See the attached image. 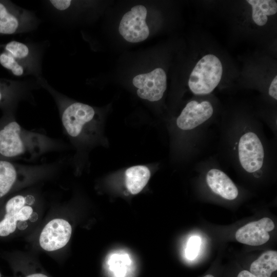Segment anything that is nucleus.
I'll use <instances>...</instances> for the list:
<instances>
[{"label": "nucleus", "instance_id": "obj_13", "mask_svg": "<svg viewBox=\"0 0 277 277\" xmlns=\"http://www.w3.org/2000/svg\"><path fill=\"white\" fill-rule=\"evenodd\" d=\"M25 204V198L21 195L13 196L7 202L6 213L0 222V236H6L14 232L17 221L21 220L19 211Z\"/></svg>", "mask_w": 277, "mask_h": 277}, {"label": "nucleus", "instance_id": "obj_24", "mask_svg": "<svg viewBox=\"0 0 277 277\" xmlns=\"http://www.w3.org/2000/svg\"><path fill=\"white\" fill-rule=\"evenodd\" d=\"M37 213L32 212L29 219L32 222H34L37 219Z\"/></svg>", "mask_w": 277, "mask_h": 277}, {"label": "nucleus", "instance_id": "obj_22", "mask_svg": "<svg viewBox=\"0 0 277 277\" xmlns=\"http://www.w3.org/2000/svg\"><path fill=\"white\" fill-rule=\"evenodd\" d=\"M25 198L26 204L27 205H32L34 202V199L32 195H28Z\"/></svg>", "mask_w": 277, "mask_h": 277}, {"label": "nucleus", "instance_id": "obj_6", "mask_svg": "<svg viewBox=\"0 0 277 277\" xmlns=\"http://www.w3.org/2000/svg\"><path fill=\"white\" fill-rule=\"evenodd\" d=\"M239 157L241 166L248 172H255L262 167L264 149L256 134L248 132L241 136L239 143Z\"/></svg>", "mask_w": 277, "mask_h": 277}, {"label": "nucleus", "instance_id": "obj_5", "mask_svg": "<svg viewBox=\"0 0 277 277\" xmlns=\"http://www.w3.org/2000/svg\"><path fill=\"white\" fill-rule=\"evenodd\" d=\"M132 83L137 88L138 97L151 102L157 101L167 88V76L162 68H157L149 73L136 75Z\"/></svg>", "mask_w": 277, "mask_h": 277}, {"label": "nucleus", "instance_id": "obj_9", "mask_svg": "<svg viewBox=\"0 0 277 277\" xmlns=\"http://www.w3.org/2000/svg\"><path fill=\"white\" fill-rule=\"evenodd\" d=\"M26 151L22 130L16 122H10L0 129L1 155L14 157L24 154Z\"/></svg>", "mask_w": 277, "mask_h": 277}, {"label": "nucleus", "instance_id": "obj_7", "mask_svg": "<svg viewBox=\"0 0 277 277\" xmlns=\"http://www.w3.org/2000/svg\"><path fill=\"white\" fill-rule=\"evenodd\" d=\"M71 233V226L67 221L53 219L43 228L39 239L40 246L48 251L61 249L68 243Z\"/></svg>", "mask_w": 277, "mask_h": 277}, {"label": "nucleus", "instance_id": "obj_8", "mask_svg": "<svg viewBox=\"0 0 277 277\" xmlns=\"http://www.w3.org/2000/svg\"><path fill=\"white\" fill-rule=\"evenodd\" d=\"M273 222L265 217L240 228L235 233V239L240 243L250 246H259L268 242L269 232L274 228Z\"/></svg>", "mask_w": 277, "mask_h": 277}, {"label": "nucleus", "instance_id": "obj_3", "mask_svg": "<svg viewBox=\"0 0 277 277\" xmlns=\"http://www.w3.org/2000/svg\"><path fill=\"white\" fill-rule=\"evenodd\" d=\"M61 115L67 133L72 137H78L95 122L96 112L87 104L72 102L63 106Z\"/></svg>", "mask_w": 277, "mask_h": 277}, {"label": "nucleus", "instance_id": "obj_2", "mask_svg": "<svg viewBox=\"0 0 277 277\" xmlns=\"http://www.w3.org/2000/svg\"><path fill=\"white\" fill-rule=\"evenodd\" d=\"M37 25V19L32 11L10 1L0 0V35L29 32Z\"/></svg>", "mask_w": 277, "mask_h": 277}, {"label": "nucleus", "instance_id": "obj_21", "mask_svg": "<svg viewBox=\"0 0 277 277\" xmlns=\"http://www.w3.org/2000/svg\"><path fill=\"white\" fill-rule=\"evenodd\" d=\"M237 277H255L250 271L247 270L241 271L238 275Z\"/></svg>", "mask_w": 277, "mask_h": 277}, {"label": "nucleus", "instance_id": "obj_4", "mask_svg": "<svg viewBox=\"0 0 277 277\" xmlns=\"http://www.w3.org/2000/svg\"><path fill=\"white\" fill-rule=\"evenodd\" d=\"M147 13L145 7L136 5L123 15L118 31L125 40L130 43H138L147 38L149 30L145 21Z\"/></svg>", "mask_w": 277, "mask_h": 277}, {"label": "nucleus", "instance_id": "obj_26", "mask_svg": "<svg viewBox=\"0 0 277 277\" xmlns=\"http://www.w3.org/2000/svg\"><path fill=\"white\" fill-rule=\"evenodd\" d=\"M0 277H1V273H0Z\"/></svg>", "mask_w": 277, "mask_h": 277}, {"label": "nucleus", "instance_id": "obj_1", "mask_svg": "<svg viewBox=\"0 0 277 277\" xmlns=\"http://www.w3.org/2000/svg\"><path fill=\"white\" fill-rule=\"evenodd\" d=\"M223 66L216 55L207 54L201 58L192 69L188 82L191 91L196 95L212 92L219 84Z\"/></svg>", "mask_w": 277, "mask_h": 277}, {"label": "nucleus", "instance_id": "obj_20", "mask_svg": "<svg viewBox=\"0 0 277 277\" xmlns=\"http://www.w3.org/2000/svg\"><path fill=\"white\" fill-rule=\"evenodd\" d=\"M268 93L270 96L277 100V76L275 75L271 81L269 87Z\"/></svg>", "mask_w": 277, "mask_h": 277}, {"label": "nucleus", "instance_id": "obj_23", "mask_svg": "<svg viewBox=\"0 0 277 277\" xmlns=\"http://www.w3.org/2000/svg\"><path fill=\"white\" fill-rule=\"evenodd\" d=\"M27 227V224L25 221H20L18 224V227L20 229H25Z\"/></svg>", "mask_w": 277, "mask_h": 277}, {"label": "nucleus", "instance_id": "obj_17", "mask_svg": "<svg viewBox=\"0 0 277 277\" xmlns=\"http://www.w3.org/2000/svg\"><path fill=\"white\" fill-rule=\"evenodd\" d=\"M16 178L15 166L8 161L0 160V198L10 191Z\"/></svg>", "mask_w": 277, "mask_h": 277}, {"label": "nucleus", "instance_id": "obj_14", "mask_svg": "<svg viewBox=\"0 0 277 277\" xmlns=\"http://www.w3.org/2000/svg\"><path fill=\"white\" fill-rule=\"evenodd\" d=\"M151 173L149 169L143 165L130 167L125 172L126 188L132 194L140 193L147 185Z\"/></svg>", "mask_w": 277, "mask_h": 277}, {"label": "nucleus", "instance_id": "obj_10", "mask_svg": "<svg viewBox=\"0 0 277 277\" xmlns=\"http://www.w3.org/2000/svg\"><path fill=\"white\" fill-rule=\"evenodd\" d=\"M213 113V108L208 101L200 103L189 102L176 120L177 127L182 130H191L208 120Z\"/></svg>", "mask_w": 277, "mask_h": 277}, {"label": "nucleus", "instance_id": "obj_12", "mask_svg": "<svg viewBox=\"0 0 277 277\" xmlns=\"http://www.w3.org/2000/svg\"><path fill=\"white\" fill-rule=\"evenodd\" d=\"M206 182L213 192L225 199L232 200L238 195V189L234 183L220 170H209L206 175Z\"/></svg>", "mask_w": 277, "mask_h": 277}, {"label": "nucleus", "instance_id": "obj_18", "mask_svg": "<svg viewBox=\"0 0 277 277\" xmlns=\"http://www.w3.org/2000/svg\"><path fill=\"white\" fill-rule=\"evenodd\" d=\"M23 86L22 82L0 78V105L10 101Z\"/></svg>", "mask_w": 277, "mask_h": 277}, {"label": "nucleus", "instance_id": "obj_15", "mask_svg": "<svg viewBox=\"0 0 277 277\" xmlns=\"http://www.w3.org/2000/svg\"><path fill=\"white\" fill-rule=\"evenodd\" d=\"M277 269V252L269 250L262 253L250 267V272L255 277H270Z\"/></svg>", "mask_w": 277, "mask_h": 277}, {"label": "nucleus", "instance_id": "obj_16", "mask_svg": "<svg viewBox=\"0 0 277 277\" xmlns=\"http://www.w3.org/2000/svg\"><path fill=\"white\" fill-rule=\"evenodd\" d=\"M252 8V18L258 26H264L268 17L277 12V3L274 0H247Z\"/></svg>", "mask_w": 277, "mask_h": 277}, {"label": "nucleus", "instance_id": "obj_11", "mask_svg": "<svg viewBox=\"0 0 277 277\" xmlns=\"http://www.w3.org/2000/svg\"><path fill=\"white\" fill-rule=\"evenodd\" d=\"M0 48L12 59L29 68L37 78L39 77V55L32 48L16 41L0 45Z\"/></svg>", "mask_w": 277, "mask_h": 277}, {"label": "nucleus", "instance_id": "obj_19", "mask_svg": "<svg viewBox=\"0 0 277 277\" xmlns=\"http://www.w3.org/2000/svg\"><path fill=\"white\" fill-rule=\"evenodd\" d=\"M201 244V238L197 236H191L187 243L186 256L189 260H192L197 256Z\"/></svg>", "mask_w": 277, "mask_h": 277}, {"label": "nucleus", "instance_id": "obj_25", "mask_svg": "<svg viewBox=\"0 0 277 277\" xmlns=\"http://www.w3.org/2000/svg\"><path fill=\"white\" fill-rule=\"evenodd\" d=\"M204 277H214V276L211 274H207L204 276Z\"/></svg>", "mask_w": 277, "mask_h": 277}]
</instances>
